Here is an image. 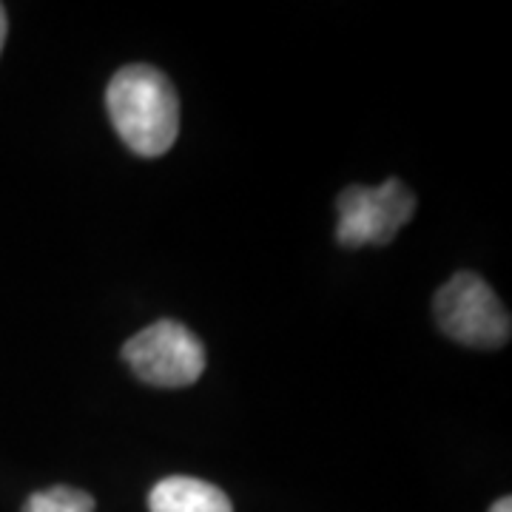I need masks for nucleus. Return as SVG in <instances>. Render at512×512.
<instances>
[{
	"instance_id": "f257e3e1",
	"label": "nucleus",
	"mask_w": 512,
	"mask_h": 512,
	"mask_svg": "<svg viewBox=\"0 0 512 512\" xmlns=\"http://www.w3.org/2000/svg\"><path fill=\"white\" fill-rule=\"evenodd\" d=\"M114 131L137 157H163L180 134V100L171 80L148 63H131L106 89Z\"/></svg>"
},
{
	"instance_id": "f03ea898",
	"label": "nucleus",
	"mask_w": 512,
	"mask_h": 512,
	"mask_svg": "<svg viewBox=\"0 0 512 512\" xmlns=\"http://www.w3.org/2000/svg\"><path fill=\"white\" fill-rule=\"evenodd\" d=\"M439 328L458 345L476 350L504 348L512 336L510 313L495 291L473 271H461L433 299Z\"/></svg>"
},
{
	"instance_id": "7ed1b4c3",
	"label": "nucleus",
	"mask_w": 512,
	"mask_h": 512,
	"mask_svg": "<svg viewBox=\"0 0 512 512\" xmlns=\"http://www.w3.org/2000/svg\"><path fill=\"white\" fill-rule=\"evenodd\" d=\"M123 359L137 379L154 387H188L208 362L200 339L174 319H160L134 333L123 345Z\"/></svg>"
},
{
	"instance_id": "20e7f679",
	"label": "nucleus",
	"mask_w": 512,
	"mask_h": 512,
	"mask_svg": "<svg viewBox=\"0 0 512 512\" xmlns=\"http://www.w3.org/2000/svg\"><path fill=\"white\" fill-rule=\"evenodd\" d=\"M339 225L336 239L345 248L387 245L410 222L416 197L402 180H387L379 188L350 185L336 200Z\"/></svg>"
},
{
	"instance_id": "39448f33",
	"label": "nucleus",
	"mask_w": 512,
	"mask_h": 512,
	"mask_svg": "<svg viewBox=\"0 0 512 512\" xmlns=\"http://www.w3.org/2000/svg\"><path fill=\"white\" fill-rule=\"evenodd\" d=\"M151 512H234L231 498L220 487L191 476H168L148 495Z\"/></svg>"
},
{
	"instance_id": "423d86ee",
	"label": "nucleus",
	"mask_w": 512,
	"mask_h": 512,
	"mask_svg": "<svg viewBox=\"0 0 512 512\" xmlns=\"http://www.w3.org/2000/svg\"><path fill=\"white\" fill-rule=\"evenodd\" d=\"M23 512H94V498L77 487H52L29 495Z\"/></svg>"
},
{
	"instance_id": "0eeeda50",
	"label": "nucleus",
	"mask_w": 512,
	"mask_h": 512,
	"mask_svg": "<svg viewBox=\"0 0 512 512\" xmlns=\"http://www.w3.org/2000/svg\"><path fill=\"white\" fill-rule=\"evenodd\" d=\"M6 32H9V20H6L3 3H0V52H3V43H6Z\"/></svg>"
},
{
	"instance_id": "6e6552de",
	"label": "nucleus",
	"mask_w": 512,
	"mask_h": 512,
	"mask_svg": "<svg viewBox=\"0 0 512 512\" xmlns=\"http://www.w3.org/2000/svg\"><path fill=\"white\" fill-rule=\"evenodd\" d=\"M490 512H512V498H510V495L498 498L493 507H490Z\"/></svg>"
}]
</instances>
